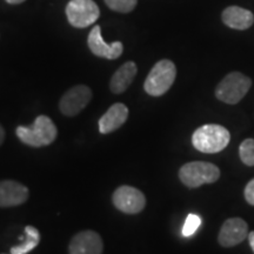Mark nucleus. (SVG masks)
Instances as JSON below:
<instances>
[{
	"label": "nucleus",
	"mask_w": 254,
	"mask_h": 254,
	"mask_svg": "<svg viewBox=\"0 0 254 254\" xmlns=\"http://www.w3.org/2000/svg\"><path fill=\"white\" fill-rule=\"evenodd\" d=\"M231 134L227 128L217 124H207L195 129L192 135V144L202 153H218L230 144Z\"/></svg>",
	"instance_id": "1"
},
{
	"label": "nucleus",
	"mask_w": 254,
	"mask_h": 254,
	"mask_svg": "<svg viewBox=\"0 0 254 254\" xmlns=\"http://www.w3.org/2000/svg\"><path fill=\"white\" fill-rule=\"evenodd\" d=\"M57 127L55 123L46 116H39L30 127L19 126L17 135L24 144L32 147H43L49 146L56 140Z\"/></svg>",
	"instance_id": "2"
},
{
	"label": "nucleus",
	"mask_w": 254,
	"mask_h": 254,
	"mask_svg": "<svg viewBox=\"0 0 254 254\" xmlns=\"http://www.w3.org/2000/svg\"><path fill=\"white\" fill-rule=\"evenodd\" d=\"M177 77V67L173 62L163 59L158 62L148 73L144 82V90L152 97H160L172 87Z\"/></svg>",
	"instance_id": "3"
},
{
	"label": "nucleus",
	"mask_w": 254,
	"mask_h": 254,
	"mask_svg": "<svg viewBox=\"0 0 254 254\" xmlns=\"http://www.w3.org/2000/svg\"><path fill=\"white\" fill-rule=\"evenodd\" d=\"M220 177V170L211 163L192 161L180 168L179 178L184 185L195 189L205 184H213Z\"/></svg>",
	"instance_id": "4"
},
{
	"label": "nucleus",
	"mask_w": 254,
	"mask_h": 254,
	"mask_svg": "<svg viewBox=\"0 0 254 254\" xmlns=\"http://www.w3.org/2000/svg\"><path fill=\"white\" fill-rule=\"evenodd\" d=\"M252 86V80L240 72L227 74L215 88V97L222 103L238 104Z\"/></svg>",
	"instance_id": "5"
},
{
	"label": "nucleus",
	"mask_w": 254,
	"mask_h": 254,
	"mask_svg": "<svg viewBox=\"0 0 254 254\" xmlns=\"http://www.w3.org/2000/svg\"><path fill=\"white\" fill-rule=\"evenodd\" d=\"M66 17L73 27L85 28L100 17V9L93 0H71L66 6Z\"/></svg>",
	"instance_id": "6"
},
{
	"label": "nucleus",
	"mask_w": 254,
	"mask_h": 254,
	"mask_svg": "<svg viewBox=\"0 0 254 254\" xmlns=\"http://www.w3.org/2000/svg\"><path fill=\"white\" fill-rule=\"evenodd\" d=\"M92 99V91L86 85H77L66 91L59 101L60 112L74 117L87 106Z\"/></svg>",
	"instance_id": "7"
},
{
	"label": "nucleus",
	"mask_w": 254,
	"mask_h": 254,
	"mask_svg": "<svg viewBox=\"0 0 254 254\" xmlns=\"http://www.w3.org/2000/svg\"><path fill=\"white\" fill-rule=\"evenodd\" d=\"M113 204L119 211L127 214L140 213L145 208L144 193L132 186H120L113 193Z\"/></svg>",
	"instance_id": "8"
},
{
	"label": "nucleus",
	"mask_w": 254,
	"mask_h": 254,
	"mask_svg": "<svg viewBox=\"0 0 254 254\" xmlns=\"http://www.w3.org/2000/svg\"><path fill=\"white\" fill-rule=\"evenodd\" d=\"M249 237V225L241 218L227 219L219 232V244L222 247H233Z\"/></svg>",
	"instance_id": "9"
},
{
	"label": "nucleus",
	"mask_w": 254,
	"mask_h": 254,
	"mask_svg": "<svg viewBox=\"0 0 254 254\" xmlns=\"http://www.w3.org/2000/svg\"><path fill=\"white\" fill-rule=\"evenodd\" d=\"M87 44L91 52L100 58L114 60L123 55L124 45L122 41H114L112 44H106L101 36V27L94 26L92 28L87 38Z\"/></svg>",
	"instance_id": "10"
},
{
	"label": "nucleus",
	"mask_w": 254,
	"mask_h": 254,
	"mask_svg": "<svg viewBox=\"0 0 254 254\" xmlns=\"http://www.w3.org/2000/svg\"><path fill=\"white\" fill-rule=\"evenodd\" d=\"M104 243L97 232L82 231L72 238L69 254H103Z\"/></svg>",
	"instance_id": "11"
},
{
	"label": "nucleus",
	"mask_w": 254,
	"mask_h": 254,
	"mask_svg": "<svg viewBox=\"0 0 254 254\" xmlns=\"http://www.w3.org/2000/svg\"><path fill=\"white\" fill-rule=\"evenodd\" d=\"M28 199V189L14 180L0 182V207L24 204Z\"/></svg>",
	"instance_id": "12"
},
{
	"label": "nucleus",
	"mask_w": 254,
	"mask_h": 254,
	"mask_svg": "<svg viewBox=\"0 0 254 254\" xmlns=\"http://www.w3.org/2000/svg\"><path fill=\"white\" fill-rule=\"evenodd\" d=\"M128 118V109L122 103L113 104L99 120V131L101 134L114 132L122 127Z\"/></svg>",
	"instance_id": "13"
},
{
	"label": "nucleus",
	"mask_w": 254,
	"mask_h": 254,
	"mask_svg": "<svg viewBox=\"0 0 254 254\" xmlns=\"http://www.w3.org/2000/svg\"><path fill=\"white\" fill-rule=\"evenodd\" d=\"M222 21L226 26L234 30H247L254 23V15L251 11L239 6H230L222 12Z\"/></svg>",
	"instance_id": "14"
},
{
	"label": "nucleus",
	"mask_w": 254,
	"mask_h": 254,
	"mask_svg": "<svg viewBox=\"0 0 254 254\" xmlns=\"http://www.w3.org/2000/svg\"><path fill=\"white\" fill-rule=\"evenodd\" d=\"M136 72H138V68H136L135 63L127 62L123 64L114 73L112 79H111V91L116 94H120L125 92L129 87V85L132 84L133 80H134Z\"/></svg>",
	"instance_id": "15"
},
{
	"label": "nucleus",
	"mask_w": 254,
	"mask_h": 254,
	"mask_svg": "<svg viewBox=\"0 0 254 254\" xmlns=\"http://www.w3.org/2000/svg\"><path fill=\"white\" fill-rule=\"evenodd\" d=\"M40 243V233L36 227H25V240L21 245L14 246L11 249V254H27L34 250Z\"/></svg>",
	"instance_id": "16"
},
{
	"label": "nucleus",
	"mask_w": 254,
	"mask_h": 254,
	"mask_svg": "<svg viewBox=\"0 0 254 254\" xmlns=\"http://www.w3.org/2000/svg\"><path fill=\"white\" fill-rule=\"evenodd\" d=\"M110 9L119 13H129L135 8L138 0H104Z\"/></svg>",
	"instance_id": "17"
},
{
	"label": "nucleus",
	"mask_w": 254,
	"mask_h": 254,
	"mask_svg": "<svg viewBox=\"0 0 254 254\" xmlns=\"http://www.w3.org/2000/svg\"><path fill=\"white\" fill-rule=\"evenodd\" d=\"M241 161L247 166H254V139H246L239 147Z\"/></svg>",
	"instance_id": "18"
},
{
	"label": "nucleus",
	"mask_w": 254,
	"mask_h": 254,
	"mask_svg": "<svg viewBox=\"0 0 254 254\" xmlns=\"http://www.w3.org/2000/svg\"><path fill=\"white\" fill-rule=\"evenodd\" d=\"M200 225H201V219L196 214H189L183 227V236L190 237L195 233Z\"/></svg>",
	"instance_id": "19"
},
{
	"label": "nucleus",
	"mask_w": 254,
	"mask_h": 254,
	"mask_svg": "<svg viewBox=\"0 0 254 254\" xmlns=\"http://www.w3.org/2000/svg\"><path fill=\"white\" fill-rule=\"evenodd\" d=\"M245 198L250 205L254 206V178L245 187Z\"/></svg>",
	"instance_id": "20"
},
{
	"label": "nucleus",
	"mask_w": 254,
	"mask_h": 254,
	"mask_svg": "<svg viewBox=\"0 0 254 254\" xmlns=\"http://www.w3.org/2000/svg\"><path fill=\"white\" fill-rule=\"evenodd\" d=\"M247 239H249V241H250V246H251V249H252L253 253H254V231L250 232L249 237H247Z\"/></svg>",
	"instance_id": "21"
},
{
	"label": "nucleus",
	"mask_w": 254,
	"mask_h": 254,
	"mask_svg": "<svg viewBox=\"0 0 254 254\" xmlns=\"http://www.w3.org/2000/svg\"><path fill=\"white\" fill-rule=\"evenodd\" d=\"M4 139H5V131L4 128H2V126L0 125V145L4 142Z\"/></svg>",
	"instance_id": "22"
},
{
	"label": "nucleus",
	"mask_w": 254,
	"mask_h": 254,
	"mask_svg": "<svg viewBox=\"0 0 254 254\" xmlns=\"http://www.w3.org/2000/svg\"><path fill=\"white\" fill-rule=\"evenodd\" d=\"M5 1L11 5H18V4H21V2H24L25 0H5Z\"/></svg>",
	"instance_id": "23"
}]
</instances>
